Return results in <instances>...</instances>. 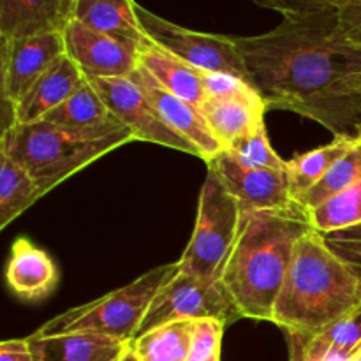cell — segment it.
<instances>
[{"instance_id": "6da1fadb", "label": "cell", "mask_w": 361, "mask_h": 361, "mask_svg": "<svg viewBox=\"0 0 361 361\" xmlns=\"http://www.w3.org/2000/svg\"><path fill=\"white\" fill-rule=\"evenodd\" d=\"M268 109L314 120L334 136L361 123V97L345 80L361 71V46L342 35L337 11L284 18L259 35L233 37Z\"/></svg>"}, {"instance_id": "7a4b0ae2", "label": "cell", "mask_w": 361, "mask_h": 361, "mask_svg": "<svg viewBox=\"0 0 361 361\" xmlns=\"http://www.w3.org/2000/svg\"><path fill=\"white\" fill-rule=\"evenodd\" d=\"M310 229L305 212L296 204L242 215L235 249L221 277L242 317L271 323L296 243Z\"/></svg>"}, {"instance_id": "3957f363", "label": "cell", "mask_w": 361, "mask_h": 361, "mask_svg": "<svg viewBox=\"0 0 361 361\" xmlns=\"http://www.w3.org/2000/svg\"><path fill=\"white\" fill-rule=\"evenodd\" d=\"M361 305L351 267L310 229L298 240L271 323L284 331L321 334Z\"/></svg>"}, {"instance_id": "277c9868", "label": "cell", "mask_w": 361, "mask_h": 361, "mask_svg": "<svg viewBox=\"0 0 361 361\" xmlns=\"http://www.w3.org/2000/svg\"><path fill=\"white\" fill-rule=\"evenodd\" d=\"M133 141H137L133 130L108 140H83L39 120L4 129L0 150L25 168L42 194H48L74 173Z\"/></svg>"}, {"instance_id": "5b68a950", "label": "cell", "mask_w": 361, "mask_h": 361, "mask_svg": "<svg viewBox=\"0 0 361 361\" xmlns=\"http://www.w3.org/2000/svg\"><path fill=\"white\" fill-rule=\"evenodd\" d=\"M178 271V263L152 268L130 284L85 305L73 307L42 324L37 335L87 331L133 342L159 289Z\"/></svg>"}, {"instance_id": "8992f818", "label": "cell", "mask_w": 361, "mask_h": 361, "mask_svg": "<svg viewBox=\"0 0 361 361\" xmlns=\"http://www.w3.org/2000/svg\"><path fill=\"white\" fill-rule=\"evenodd\" d=\"M242 224V210L212 169L200 192L196 224L183 250L178 270L207 281H221L235 249Z\"/></svg>"}, {"instance_id": "52a82bcc", "label": "cell", "mask_w": 361, "mask_h": 361, "mask_svg": "<svg viewBox=\"0 0 361 361\" xmlns=\"http://www.w3.org/2000/svg\"><path fill=\"white\" fill-rule=\"evenodd\" d=\"M242 317L221 281L176 271L152 300L136 337L173 321L217 319L229 326Z\"/></svg>"}, {"instance_id": "ba28073f", "label": "cell", "mask_w": 361, "mask_h": 361, "mask_svg": "<svg viewBox=\"0 0 361 361\" xmlns=\"http://www.w3.org/2000/svg\"><path fill=\"white\" fill-rule=\"evenodd\" d=\"M136 13L147 37L159 48L178 56L196 69L229 74L252 85L245 62L233 37L180 27L140 4H136Z\"/></svg>"}, {"instance_id": "9c48e42d", "label": "cell", "mask_w": 361, "mask_h": 361, "mask_svg": "<svg viewBox=\"0 0 361 361\" xmlns=\"http://www.w3.org/2000/svg\"><path fill=\"white\" fill-rule=\"evenodd\" d=\"M207 164L235 197L242 215L295 207L289 190L288 169L247 164L231 150L221 152Z\"/></svg>"}, {"instance_id": "30bf717a", "label": "cell", "mask_w": 361, "mask_h": 361, "mask_svg": "<svg viewBox=\"0 0 361 361\" xmlns=\"http://www.w3.org/2000/svg\"><path fill=\"white\" fill-rule=\"evenodd\" d=\"M97 94L104 99L120 122L136 134L137 141L162 145L173 150L200 157V150L190 141L180 136L162 120L155 106L143 88L133 78H109V80H88Z\"/></svg>"}, {"instance_id": "8fae6325", "label": "cell", "mask_w": 361, "mask_h": 361, "mask_svg": "<svg viewBox=\"0 0 361 361\" xmlns=\"http://www.w3.org/2000/svg\"><path fill=\"white\" fill-rule=\"evenodd\" d=\"M66 55L87 80L130 78L140 67V46L73 20L63 32Z\"/></svg>"}, {"instance_id": "7c38bea8", "label": "cell", "mask_w": 361, "mask_h": 361, "mask_svg": "<svg viewBox=\"0 0 361 361\" xmlns=\"http://www.w3.org/2000/svg\"><path fill=\"white\" fill-rule=\"evenodd\" d=\"M63 53V34L0 39L2 101L16 106Z\"/></svg>"}, {"instance_id": "4fadbf2b", "label": "cell", "mask_w": 361, "mask_h": 361, "mask_svg": "<svg viewBox=\"0 0 361 361\" xmlns=\"http://www.w3.org/2000/svg\"><path fill=\"white\" fill-rule=\"evenodd\" d=\"M201 111L217 140L228 150L264 122L268 108L252 85L236 80L228 90L208 95L201 104Z\"/></svg>"}, {"instance_id": "5bb4252c", "label": "cell", "mask_w": 361, "mask_h": 361, "mask_svg": "<svg viewBox=\"0 0 361 361\" xmlns=\"http://www.w3.org/2000/svg\"><path fill=\"white\" fill-rule=\"evenodd\" d=\"M130 78L143 88V92L148 95V99L155 106V109L162 116V120L175 133L185 137L187 141H190L200 150L201 159L204 162L212 161L221 152L226 150L221 141L217 140V136L214 134V130L208 126L200 106L192 104L190 101H185V99L166 90L141 66L134 71Z\"/></svg>"}, {"instance_id": "9a60e30c", "label": "cell", "mask_w": 361, "mask_h": 361, "mask_svg": "<svg viewBox=\"0 0 361 361\" xmlns=\"http://www.w3.org/2000/svg\"><path fill=\"white\" fill-rule=\"evenodd\" d=\"M42 120L83 140H108L130 130L120 122L88 80Z\"/></svg>"}, {"instance_id": "2e32d148", "label": "cell", "mask_w": 361, "mask_h": 361, "mask_svg": "<svg viewBox=\"0 0 361 361\" xmlns=\"http://www.w3.org/2000/svg\"><path fill=\"white\" fill-rule=\"evenodd\" d=\"M74 13L76 0H0V39L63 34Z\"/></svg>"}, {"instance_id": "e0dca14e", "label": "cell", "mask_w": 361, "mask_h": 361, "mask_svg": "<svg viewBox=\"0 0 361 361\" xmlns=\"http://www.w3.org/2000/svg\"><path fill=\"white\" fill-rule=\"evenodd\" d=\"M87 83L80 67L63 53L14 106L16 123H34L59 108Z\"/></svg>"}, {"instance_id": "ac0fdd59", "label": "cell", "mask_w": 361, "mask_h": 361, "mask_svg": "<svg viewBox=\"0 0 361 361\" xmlns=\"http://www.w3.org/2000/svg\"><path fill=\"white\" fill-rule=\"evenodd\" d=\"M6 281L14 296L23 302H41L59 284V270L51 257L27 238H18L11 247Z\"/></svg>"}, {"instance_id": "d6986e66", "label": "cell", "mask_w": 361, "mask_h": 361, "mask_svg": "<svg viewBox=\"0 0 361 361\" xmlns=\"http://www.w3.org/2000/svg\"><path fill=\"white\" fill-rule=\"evenodd\" d=\"M27 338L34 361H118L130 345V342L87 331L32 334Z\"/></svg>"}, {"instance_id": "ffe728a7", "label": "cell", "mask_w": 361, "mask_h": 361, "mask_svg": "<svg viewBox=\"0 0 361 361\" xmlns=\"http://www.w3.org/2000/svg\"><path fill=\"white\" fill-rule=\"evenodd\" d=\"M140 66L171 94L190 101L200 108L207 101V87H204L207 71L189 66L152 41L141 46Z\"/></svg>"}, {"instance_id": "44dd1931", "label": "cell", "mask_w": 361, "mask_h": 361, "mask_svg": "<svg viewBox=\"0 0 361 361\" xmlns=\"http://www.w3.org/2000/svg\"><path fill=\"white\" fill-rule=\"evenodd\" d=\"M74 20L140 48L150 41L140 23L134 0H76Z\"/></svg>"}, {"instance_id": "7402d4cb", "label": "cell", "mask_w": 361, "mask_h": 361, "mask_svg": "<svg viewBox=\"0 0 361 361\" xmlns=\"http://www.w3.org/2000/svg\"><path fill=\"white\" fill-rule=\"evenodd\" d=\"M356 141H358L356 134H338L330 143L296 155L295 159L288 161L289 190H291L293 201L312 189L330 171L331 166L355 147Z\"/></svg>"}, {"instance_id": "603a6c76", "label": "cell", "mask_w": 361, "mask_h": 361, "mask_svg": "<svg viewBox=\"0 0 361 361\" xmlns=\"http://www.w3.org/2000/svg\"><path fill=\"white\" fill-rule=\"evenodd\" d=\"M194 330L196 321H173L136 337L130 348L140 361H187Z\"/></svg>"}, {"instance_id": "cb8c5ba5", "label": "cell", "mask_w": 361, "mask_h": 361, "mask_svg": "<svg viewBox=\"0 0 361 361\" xmlns=\"http://www.w3.org/2000/svg\"><path fill=\"white\" fill-rule=\"evenodd\" d=\"M42 196V190L25 168L0 150V229H6Z\"/></svg>"}, {"instance_id": "d4e9b609", "label": "cell", "mask_w": 361, "mask_h": 361, "mask_svg": "<svg viewBox=\"0 0 361 361\" xmlns=\"http://www.w3.org/2000/svg\"><path fill=\"white\" fill-rule=\"evenodd\" d=\"M361 182V137L355 147L342 155L337 162L330 168V171L316 183L310 190H307L303 196H300L295 201L296 207L302 208L303 212H310L328 201L330 197L337 196V194L344 192L349 187L356 185Z\"/></svg>"}, {"instance_id": "484cf974", "label": "cell", "mask_w": 361, "mask_h": 361, "mask_svg": "<svg viewBox=\"0 0 361 361\" xmlns=\"http://www.w3.org/2000/svg\"><path fill=\"white\" fill-rule=\"evenodd\" d=\"M309 224L321 235L361 224V182L307 212Z\"/></svg>"}, {"instance_id": "4316f807", "label": "cell", "mask_w": 361, "mask_h": 361, "mask_svg": "<svg viewBox=\"0 0 361 361\" xmlns=\"http://www.w3.org/2000/svg\"><path fill=\"white\" fill-rule=\"evenodd\" d=\"M314 344L326 361H348L361 345V305L328 330L314 335Z\"/></svg>"}, {"instance_id": "83f0119b", "label": "cell", "mask_w": 361, "mask_h": 361, "mask_svg": "<svg viewBox=\"0 0 361 361\" xmlns=\"http://www.w3.org/2000/svg\"><path fill=\"white\" fill-rule=\"evenodd\" d=\"M228 150H231L236 157H240L247 164L263 166V168L288 169V161H282V157H279L277 152L271 148L264 122L256 130H252L245 137L236 141Z\"/></svg>"}, {"instance_id": "f1b7e54d", "label": "cell", "mask_w": 361, "mask_h": 361, "mask_svg": "<svg viewBox=\"0 0 361 361\" xmlns=\"http://www.w3.org/2000/svg\"><path fill=\"white\" fill-rule=\"evenodd\" d=\"M224 324L217 319L196 321V330L192 337V349L187 361H208L221 356Z\"/></svg>"}, {"instance_id": "f546056e", "label": "cell", "mask_w": 361, "mask_h": 361, "mask_svg": "<svg viewBox=\"0 0 361 361\" xmlns=\"http://www.w3.org/2000/svg\"><path fill=\"white\" fill-rule=\"evenodd\" d=\"M252 2L264 9L282 14V18H291L324 13V11H338L344 0H252Z\"/></svg>"}, {"instance_id": "4dcf8cb0", "label": "cell", "mask_w": 361, "mask_h": 361, "mask_svg": "<svg viewBox=\"0 0 361 361\" xmlns=\"http://www.w3.org/2000/svg\"><path fill=\"white\" fill-rule=\"evenodd\" d=\"M337 14L342 35L351 44L361 46V0H344Z\"/></svg>"}, {"instance_id": "1f68e13d", "label": "cell", "mask_w": 361, "mask_h": 361, "mask_svg": "<svg viewBox=\"0 0 361 361\" xmlns=\"http://www.w3.org/2000/svg\"><path fill=\"white\" fill-rule=\"evenodd\" d=\"M288 335L289 361H326V355L314 345V334L286 331Z\"/></svg>"}, {"instance_id": "d6a6232c", "label": "cell", "mask_w": 361, "mask_h": 361, "mask_svg": "<svg viewBox=\"0 0 361 361\" xmlns=\"http://www.w3.org/2000/svg\"><path fill=\"white\" fill-rule=\"evenodd\" d=\"M0 361H34L28 338H11L0 344Z\"/></svg>"}, {"instance_id": "836d02e7", "label": "cell", "mask_w": 361, "mask_h": 361, "mask_svg": "<svg viewBox=\"0 0 361 361\" xmlns=\"http://www.w3.org/2000/svg\"><path fill=\"white\" fill-rule=\"evenodd\" d=\"M328 242H361V224L353 226V228L341 229V231L323 235Z\"/></svg>"}, {"instance_id": "e575fe53", "label": "cell", "mask_w": 361, "mask_h": 361, "mask_svg": "<svg viewBox=\"0 0 361 361\" xmlns=\"http://www.w3.org/2000/svg\"><path fill=\"white\" fill-rule=\"evenodd\" d=\"M337 252V250H335ZM345 263L351 267L353 274L356 275V281H358V291H360V298H361V257L355 256V254H348V252H337Z\"/></svg>"}, {"instance_id": "d590c367", "label": "cell", "mask_w": 361, "mask_h": 361, "mask_svg": "<svg viewBox=\"0 0 361 361\" xmlns=\"http://www.w3.org/2000/svg\"><path fill=\"white\" fill-rule=\"evenodd\" d=\"M328 245L337 250V252L355 254V256L361 257V242H328Z\"/></svg>"}, {"instance_id": "8d00e7d4", "label": "cell", "mask_w": 361, "mask_h": 361, "mask_svg": "<svg viewBox=\"0 0 361 361\" xmlns=\"http://www.w3.org/2000/svg\"><path fill=\"white\" fill-rule=\"evenodd\" d=\"M345 83H348V87L351 88L353 92H356V94H358L361 97V71H360V73L348 76Z\"/></svg>"}, {"instance_id": "74e56055", "label": "cell", "mask_w": 361, "mask_h": 361, "mask_svg": "<svg viewBox=\"0 0 361 361\" xmlns=\"http://www.w3.org/2000/svg\"><path fill=\"white\" fill-rule=\"evenodd\" d=\"M118 361H140V358H137L136 353H134L133 348H130V345H129V349H127V351L123 353V356Z\"/></svg>"}, {"instance_id": "f35d334b", "label": "cell", "mask_w": 361, "mask_h": 361, "mask_svg": "<svg viewBox=\"0 0 361 361\" xmlns=\"http://www.w3.org/2000/svg\"><path fill=\"white\" fill-rule=\"evenodd\" d=\"M348 361H361V345H360L358 349H356L355 353H353L351 356H349Z\"/></svg>"}, {"instance_id": "ab89813d", "label": "cell", "mask_w": 361, "mask_h": 361, "mask_svg": "<svg viewBox=\"0 0 361 361\" xmlns=\"http://www.w3.org/2000/svg\"><path fill=\"white\" fill-rule=\"evenodd\" d=\"M355 134H356V136H360V137H361V123H358V126H356Z\"/></svg>"}, {"instance_id": "60d3db41", "label": "cell", "mask_w": 361, "mask_h": 361, "mask_svg": "<svg viewBox=\"0 0 361 361\" xmlns=\"http://www.w3.org/2000/svg\"><path fill=\"white\" fill-rule=\"evenodd\" d=\"M208 361H221V356H215V358H212V360H208Z\"/></svg>"}]
</instances>
